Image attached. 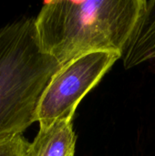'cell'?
Masks as SVG:
<instances>
[{
    "label": "cell",
    "instance_id": "6da1fadb",
    "mask_svg": "<svg viewBox=\"0 0 155 156\" xmlns=\"http://www.w3.org/2000/svg\"><path fill=\"white\" fill-rule=\"evenodd\" d=\"M144 1H46L35 18L39 46L60 65L92 52L122 55Z\"/></svg>",
    "mask_w": 155,
    "mask_h": 156
},
{
    "label": "cell",
    "instance_id": "7a4b0ae2",
    "mask_svg": "<svg viewBox=\"0 0 155 156\" xmlns=\"http://www.w3.org/2000/svg\"><path fill=\"white\" fill-rule=\"evenodd\" d=\"M61 66L41 49L34 17L0 28V140L20 135L37 122L40 98Z\"/></svg>",
    "mask_w": 155,
    "mask_h": 156
},
{
    "label": "cell",
    "instance_id": "3957f363",
    "mask_svg": "<svg viewBox=\"0 0 155 156\" xmlns=\"http://www.w3.org/2000/svg\"><path fill=\"white\" fill-rule=\"evenodd\" d=\"M119 58H122L121 53L99 51L62 65L38 102L37 122L39 128H47L58 120H73L79 102Z\"/></svg>",
    "mask_w": 155,
    "mask_h": 156
},
{
    "label": "cell",
    "instance_id": "277c9868",
    "mask_svg": "<svg viewBox=\"0 0 155 156\" xmlns=\"http://www.w3.org/2000/svg\"><path fill=\"white\" fill-rule=\"evenodd\" d=\"M125 69L155 58V0H145L137 23L123 49Z\"/></svg>",
    "mask_w": 155,
    "mask_h": 156
},
{
    "label": "cell",
    "instance_id": "5b68a950",
    "mask_svg": "<svg viewBox=\"0 0 155 156\" xmlns=\"http://www.w3.org/2000/svg\"><path fill=\"white\" fill-rule=\"evenodd\" d=\"M76 141L73 120H58L47 128H39L26 156H75Z\"/></svg>",
    "mask_w": 155,
    "mask_h": 156
},
{
    "label": "cell",
    "instance_id": "8992f818",
    "mask_svg": "<svg viewBox=\"0 0 155 156\" xmlns=\"http://www.w3.org/2000/svg\"><path fill=\"white\" fill-rule=\"evenodd\" d=\"M29 144L23 134L0 140V156H26Z\"/></svg>",
    "mask_w": 155,
    "mask_h": 156
}]
</instances>
